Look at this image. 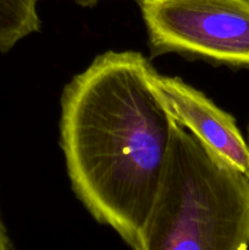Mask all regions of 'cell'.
<instances>
[{
	"label": "cell",
	"mask_w": 249,
	"mask_h": 250,
	"mask_svg": "<svg viewBox=\"0 0 249 250\" xmlns=\"http://www.w3.org/2000/svg\"><path fill=\"white\" fill-rule=\"evenodd\" d=\"M0 250H12L11 242H10L9 236H7L6 229L2 224L1 216H0Z\"/></svg>",
	"instance_id": "cell-6"
},
{
	"label": "cell",
	"mask_w": 249,
	"mask_h": 250,
	"mask_svg": "<svg viewBox=\"0 0 249 250\" xmlns=\"http://www.w3.org/2000/svg\"><path fill=\"white\" fill-rule=\"evenodd\" d=\"M249 180L175 120L163 181L133 250H248Z\"/></svg>",
	"instance_id": "cell-2"
},
{
	"label": "cell",
	"mask_w": 249,
	"mask_h": 250,
	"mask_svg": "<svg viewBox=\"0 0 249 250\" xmlns=\"http://www.w3.org/2000/svg\"><path fill=\"white\" fill-rule=\"evenodd\" d=\"M139 51H106L65 85L60 146L89 214L133 249L167 164L175 119Z\"/></svg>",
	"instance_id": "cell-1"
},
{
	"label": "cell",
	"mask_w": 249,
	"mask_h": 250,
	"mask_svg": "<svg viewBox=\"0 0 249 250\" xmlns=\"http://www.w3.org/2000/svg\"><path fill=\"white\" fill-rule=\"evenodd\" d=\"M148 78L178 124L192 132L228 165L247 175L249 170L248 144L231 115L181 78L160 75L151 66Z\"/></svg>",
	"instance_id": "cell-4"
},
{
	"label": "cell",
	"mask_w": 249,
	"mask_h": 250,
	"mask_svg": "<svg viewBox=\"0 0 249 250\" xmlns=\"http://www.w3.org/2000/svg\"><path fill=\"white\" fill-rule=\"evenodd\" d=\"M247 144H248V148H249V124H248V139H247ZM247 178H248L249 180V170H248V172H247Z\"/></svg>",
	"instance_id": "cell-8"
},
{
	"label": "cell",
	"mask_w": 249,
	"mask_h": 250,
	"mask_svg": "<svg viewBox=\"0 0 249 250\" xmlns=\"http://www.w3.org/2000/svg\"><path fill=\"white\" fill-rule=\"evenodd\" d=\"M151 56L249 67V0H137Z\"/></svg>",
	"instance_id": "cell-3"
},
{
	"label": "cell",
	"mask_w": 249,
	"mask_h": 250,
	"mask_svg": "<svg viewBox=\"0 0 249 250\" xmlns=\"http://www.w3.org/2000/svg\"><path fill=\"white\" fill-rule=\"evenodd\" d=\"M41 0H0V53H7L19 42L41 29Z\"/></svg>",
	"instance_id": "cell-5"
},
{
	"label": "cell",
	"mask_w": 249,
	"mask_h": 250,
	"mask_svg": "<svg viewBox=\"0 0 249 250\" xmlns=\"http://www.w3.org/2000/svg\"><path fill=\"white\" fill-rule=\"evenodd\" d=\"M73 1L82 7H92L97 5L100 0H73Z\"/></svg>",
	"instance_id": "cell-7"
}]
</instances>
